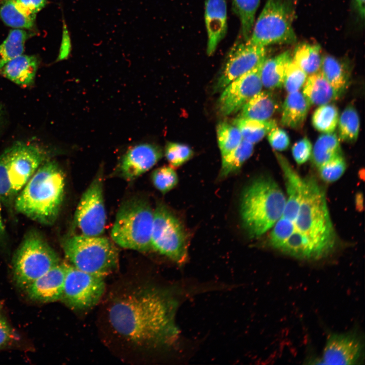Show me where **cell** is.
<instances>
[{
	"mask_svg": "<svg viewBox=\"0 0 365 365\" xmlns=\"http://www.w3.org/2000/svg\"><path fill=\"white\" fill-rule=\"evenodd\" d=\"M174 303L163 292L138 288L118 298L110 307L108 320L126 340L138 346L166 342L176 331Z\"/></svg>",
	"mask_w": 365,
	"mask_h": 365,
	"instance_id": "obj_1",
	"label": "cell"
},
{
	"mask_svg": "<svg viewBox=\"0 0 365 365\" xmlns=\"http://www.w3.org/2000/svg\"><path fill=\"white\" fill-rule=\"evenodd\" d=\"M64 174L58 163L47 160L27 181L15 199V210L44 225L56 220L63 202Z\"/></svg>",
	"mask_w": 365,
	"mask_h": 365,
	"instance_id": "obj_2",
	"label": "cell"
},
{
	"mask_svg": "<svg viewBox=\"0 0 365 365\" xmlns=\"http://www.w3.org/2000/svg\"><path fill=\"white\" fill-rule=\"evenodd\" d=\"M286 197L276 181L267 176L254 179L240 198L243 227L251 238L260 237L273 227L282 216Z\"/></svg>",
	"mask_w": 365,
	"mask_h": 365,
	"instance_id": "obj_3",
	"label": "cell"
},
{
	"mask_svg": "<svg viewBox=\"0 0 365 365\" xmlns=\"http://www.w3.org/2000/svg\"><path fill=\"white\" fill-rule=\"evenodd\" d=\"M294 223L295 229L308 238L318 259L332 251L336 243L335 231L324 191L312 176L303 178L301 203Z\"/></svg>",
	"mask_w": 365,
	"mask_h": 365,
	"instance_id": "obj_4",
	"label": "cell"
},
{
	"mask_svg": "<svg viewBox=\"0 0 365 365\" xmlns=\"http://www.w3.org/2000/svg\"><path fill=\"white\" fill-rule=\"evenodd\" d=\"M47 152L34 144L17 142L0 155V201L13 205L15 198L40 166Z\"/></svg>",
	"mask_w": 365,
	"mask_h": 365,
	"instance_id": "obj_5",
	"label": "cell"
},
{
	"mask_svg": "<svg viewBox=\"0 0 365 365\" xmlns=\"http://www.w3.org/2000/svg\"><path fill=\"white\" fill-rule=\"evenodd\" d=\"M154 211L144 199H131L118 211L111 237L119 246L138 251L152 249Z\"/></svg>",
	"mask_w": 365,
	"mask_h": 365,
	"instance_id": "obj_6",
	"label": "cell"
},
{
	"mask_svg": "<svg viewBox=\"0 0 365 365\" xmlns=\"http://www.w3.org/2000/svg\"><path fill=\"white\" fill-rule=\"evenodd\" d=\"M61 245L71 265L80 270L104 277L117 268L118 249L105 237L72 235L63 239Z\"/></svg>",
	"mask_w": 365,
	"mask_h": 365,
	"instance_id": "obj_7",
	"label": "cell"
},
{
	"mask_svg": "<svg viewBox=\"0 0 365 365\" xmlns=\"http://www.w3.org/2000/svg\"><path fill=\"white\" fill-rule=\"evenodd\" d=\"M59 263L58 254L40 233L30 231L14 255L13 279L18 287L25 289Z\"/></svg>",
	"mask_w": 365,
	"mask_h": 365,
	"instance_id": "obj_8",
	"label": "cell"
},
{
	"mask_svg": "<svg viewBox=\"0 0 365 365\" xmlns=\"http://www.w3.org/2000/svg\"><path fill=\"white\" fill-rule=\"evenodd\" d=\"M295 16V7L290 0H267L248 41L265 47L272 44L295 43L297 41L293 27Z\"/></svg>",
	"mask_w": 365,
	"mask_h": 365,
	"instance_id": "obj_9",
	"label": "cell"
},
{
	"mask_svg": "<svg viewBox=\"0 0 365 365\" xmlns=\"http://www.w3.org/2000/svg\"><path fill=\"white\" fill-rule=\"evenodd\" d=\"M152 249L175 263L182 264L188 258V239L178 218L164 204L154 211Z\"/></svg>",
	"mask_w": 365,
	"mask_h": 365,
	"instance_id": "obj_10",
	"label": "cell"
},
{
	"mask_svg": "<svg viewBox=\"0 0 365 365\" xmlns=\"http://www.w3.org/2000/svg\"><path fill=\"white\" fill-rule=\"evenodd\" d=\"M105 290L104 277L66 264L61 301L76 310L90 308L100 300Z\"/></svg>",
	"mask_w": 365,
	"mask_h": 365,
	"instance_id": "obj_11",
	"label": "cell"
},
{
	"mask_svg": "<svg viewBox=\"0 0 365 365\" xmlns=\"http://www.w3.org/2000/svg\"><path fill=\"white\" fill-rule=\"evenodd\" d=\"M106 220L102 174L100 172L82 194L75 214L74 223L81 235L99 236L104 232Z\"/></svg>",
	"mask_w": 365,
	"mask_h": 365,
	"instance_id": "obj_12",
	"label": "cell"
},
{
	"mask_svg": "<svg viewBox=\"0 0 365 365\" xmlns=\"http://www.w3.org/2000/svg\"><path fill=\"white\" fill-rule=\"evenodd\" d=\"M264 61L232 81L223 90L217 104L219 113L222 116H228L240 110L250 99L262 91L261 73Z\"/></svg>",
	"mask_w": 365,
	"mask_h": 365,
	"instance_id": "obj_13",
	"label": "cell"
},
{
	"mask_svg": "<svg viewBox=\"0 0 365 365\" xmlns=\"http://www.w3.org/2000/svg\"><path fill=\"white\" fill-rule=\"evenodd\" d=\"M266 55V47L252 44L248 40L236 45L227 58L215 90H223L232 81L264 61Z\"/></svg>",
	"mask_w": 365,
	"mask_h": 365,
	"instance_id": "obj_14",
	"label": "cell"
},
{
	"mask_svg": "<svg viewBox=\"0 0 365 365\" xmlns=\"http://www.w3.org/2000/svg\"><path fill=\"white\" fill-rule=\"evenodd\" d=\"M363 346L360 338L352 333L332 334L323 351L322 361L328 364H352L361 356Z\"/></svg>",
	"mask_w": 365,
	"mask_h": 365,
	"instance_id": "obj_15",
	"label": "cell"
},
{
	"mask_svg": "<svg viewBox=\"0 0 365 365\" xmlns=\"http://www.w3.org/2000/svg\"><path fill=\"white\" fill-rule=\"evenodd\" d=\"M162 155L161 149L154 144L143 143L132 146L122 158L120 174L127 180H134L151 169Z\"/></svg>",
	"mask_w": 365,
	"mask_h": 365,
	"instance_id": "obj_16",
	"label": "cell"
},
{
	"mask_svg": "<svg viewBox=\"0 0 365 365\" xmlns=\"http://www.w3.org/2000/svg\"><path fill=\"white\" fill-rule=\"evenodd\" d=\"M66 273V264L59 263L37 278L25 288L32 301L49 303L61 300Z\"/></svg>",
	"mask_w": 365,
	"mask_h": 365,
	"instance_id": "obj_17",
	"label": "cell"
},
{
	"mask_svg": "<svg viewBox=\"0 0 365 365\" xmlns=\"http://www.w3.org/2000/svg\"><path fill=\"white\" fill-rule=\"evenodd\" d=\"M204 19L207 34V54L211 55L226 34V1L206 0L205 4Z\"/></svg>",
	"mask_w": 365,
	"mask_h": 365,
	"instance_id": "obj_18",
	"label": "cell"
},
{
	"mask_svg": "<svg viewBox=\"0 0 365 365\" xmlns=\"http://www.w3.org/2000/svg\"><path fill=\"white\" fill-rule=\"evenodd\" d=\"M275 155L282 172L287 195L282 216L294 222L301 203L303 178L284 156L277 152Z\"/></svg>",
	"mask_w": 365,
	"mask_h": 365,
	"instance_id": "obj_19",
	"label": "cell"
},
{
	"mask_svg": "<svg viewBox=\"0 0 365 365\" xmlns=\"http://www.w3.org/2000/svg\"><path fill=\"white\" fill-rule=\"evenodd\" d=\"M38 64L36 57L22 54L6 63L0 71L4 77L14 83L28 86L34 81Z\"/></svg>",
	"mask_w": 365,
	"mask_h": 365,
	"instance_id": "obj_20",
	"label": "cell"
},
{
	"mask_svg": "<svg viewBox=\"0 0 365 365\" xmlns=\"http://www.w3.org/2000/svg\"><path fill=\"white\" fill-rule=\"evenodd\" d=\"M279 102L270 91H261L250 99L241 108L239 118L267 120L279 108Z\"/></svg>",
	"mask_w": 365,
	"mask_h": 365,
	"instance_id": "obj_21",
	"label": "cell"
},
{
	"mask_svg": "<svg viewBox=\"0 0 365 365\" xmlns=\"http://www.w3.org/2000/svg\"><path fill=\"white\" fill-rule=\"evenodd\" d=\"M310 104L300 91L288 93L282 105L281 123L293 129H299L306 119Z\"/></svg>",
	"mask_w": 365,
	"mask_h": 365,
	"instance_id": "obj_22",
	"label": "cell"
},
{
	"mask_svg": "<svg viewBox=\"0 0 365 365\" xmlns=\"http://www.w3.org/2000/svg\"><path fill=\"white\" fill-rule=\"evenodd\" d=\"M302 88V92L310 105L330 103L340 97L320 70L308 75Z\"/></svg>",
	"mask_w": 365,
	"mask_h": 365,
	"instance_id": "obj_23",
	"label": "cell"
},
{
	"mask_svg": "<svg viewBox=\"0 0 365 365\" xmlns=\"http://www.w3.org/2000/svg\"><path fill=\"white\" fill-rule=\"evenodd\" d=\"M291 59L289 50L273 57H266L261 68L263 86L270 90L281 88L283 86L286 68Z\"/></svg>",
	"mask_w": 365,
	"mask_h": 365,
	"instance_id": "obj_24",
	"label": "cell"
},
{
	"mask_svg": "<svg viewBox=\"0 0 365 365\" xmlns=\"http://www.w3.org/2000/svg\"><path fill=\"white\" fill-rule=\"evenodd\" d=\"M320 71L340 97L349 85V68L340 60L326 55L322 57Z\"/></svg>",
	"mask_w": 365,
	"mask_h": 365,
	"instance_id": "obj_25",
	"label": "cell"
},
{
	"mask_svg": "<svg viewBox=\"0 0 365 365\" xmlns=\"http://www.w3.org/2000/svg\"><path fill=\"white\" fill-rule=\"evenodd\" d=\"M233 124L240 131L243 139L252 144L261 140L274 128L276 122L273 119L259 120L239 118L234 120Z\"/></svg>",
	"mask_w": 365,
	"mask_h": 365,
	"instance_id": "obj_26",
	"label": "cell"
},
{
	"mask_svg": "<svg viewBox=\"0 0 365 365\" xmlns=\"http://www.w3.org/2000/svg\"><path fill=\"white\" fill-rule=\"evenodd\" d=\"M342 154L340 139L333 132L323 133L317 139L311 158L318 168L336 156Z\"/></svg>",
	"mask_w": 365,
	"mask_h": 365,
	"instance_id": "obj_27",
	"label": "cell"
},
{
	"mask_svg": "<svg viewBox=\"0 0 365 365\" xmlns=\"http://www.w3.org/2000/svg\"><path fill=\"white\" fill-rule=\"evenodd\" d=\"M322 57L319 45L302 43L296 47L292 59L310 75L320 70Z\"/></svg>",
	"mask_w": 365,
	"mask_h": 365,
	"instance_id": "obj_28",
	"label": "cell"
},
{
	"mask_svg": "<svg viewBox=\"0 0 365 365\" xmlns=\"http://www.w3.org/2000/svg\"><path fill=\"white\" fill-rule=\"evenodd\" d=\"M36 16L20 9L14 0H0V18L8 26L17 29H31Z\"/></svg>",
	"mask_w": 365,
	"mask_h": 365,
	"instance_id": "obj_29",
	"label": "cell"
},
{
	"mask_svg": "<svg viewBox=\"0 0 365 365\" xmlns=\"http://www.w3.org/2000/svg\"><path fill=\"white\" fill-rule=\"evenodd\" d=\"M253 152V144L242 139L236 148L222 157L220 178H225L239 171L243 164L251 157Z\"/></svg>",
	"mask_w": 365,
	"mask_h": 365,
	"instance_id": "obj_30",
	"label": "cell"
},
{
	"mask_svg": "<svg viewBox=\"0 0 365 365\" xmlns=\"http://www.w3.org/2000/svg\"><path fill=\"white\" fill-rule=\"evenodd\" d=\"M29 34L22 29L10 31L6 39L0 45V68L15 58L23 54Z\"/></svg>",
	"mask_w": 365,
	"mask_h": 365,
	"instance_id": "obj_31",
	"label": "cell"
},
{
	"mask_svg": "<svg viewBox=\"0 0 365 365\" xmlns=\"http://www.w3.org/2000/svg\"><path fill=\"white\" fill-rule=\"evenodd\" d=\"M261 0H232L234 13L239 17L244 41L248 40L254 23Z\"/></svg>",
	"mask_w": 365,
	"mask_h": 365,
	"instance_id": "obj_32",
	"label": "cell"
},
{
	"mask_svg": "<svg viewBox=\"0 0 365 365\" xmlns=\"http://www.w3.org/2000/svg\"><path fill=\"white\" fill-rule=\"evenodd\" d=\"M339 138L343 141L352 143L358 138L360 120L357 112L352 105L346 107L338 121Z\"/></svg>",
	"mask_w": 365,
	"mask_h": 365,
	"instance_id": "obj_33",
	"label": "cell"
},
{
	"mask_svg": "<svg viewBox=\"0 0 365 365\" xmlns=\"http://www.w3.org/2000/svg\"><path fill=\"white\" fill-rule=\"evenodd\" d=\"M339 118L337 107L327 103L319 105L312 117V123L315 129L323 133L334 132Z\"/></svg>",
	"mask_w": 365,
	"mask_h": 365,
	"instance_id": "obj_34",
	"label": "cell"
},
{
	"mask_svg": "<svg viewBox=\"0 0 365 365\" xmlns=\"http://www.w3.org/2000/svg\"><path fill=\"white\" fill-rule=\"evenodd\" d=\"M216 135L222 157L236 148L243 139L239 129L226 122H220L217 125Z\"/></svg>",
	"mask_w": 365,
	"mask_h": 365,
	"instance_id": "obj_35",
	"label": "cell"
},
{
	"mask_svg": "<svg viewBox=\"0 0 365 365\" xmlns=\"http://www.w3.org/2000/svg\"><path fill=\"white\" fill-rule=\"evenodd\" d=\"M151 178L154 187L165 194L176 186L178 177L171 166H162L155 169L152 173Z\"/></svg>",
	"mask_w": 365,
	"mask_h": 365,
	"instance_id": "obj_36",
	"label": "cell"
},
{
	"mask_svg": "<svg viewBox=\"0 0 365 365\" xmlns=\"http://www.w3.org/2000/svg\"><path fill=\"white\" fill-rule=\"evenodd\" d=\"M193 155V150L186 144L169 142L165 147L166 158L173 168L181 166L191 159Z\"/></svg>",
	"mask_w": 365,
	"mask_h": 365,
	"instance_id": "obj_37",
	"label": "cell"
},
{
	"mask_svg": "<svg viewBox=\"0 0 365 365\" xmlns=\"http://www.w3.org/2000/svg\"><path fill=\"white\" fill-rule=\"evenodd\" d=\"M346 168V163L342 154L318 167L321 178L327 182L339 179L344 173Z\"/></svg>",
	"mask_w": 365,
	"mask_h": 365,
	"instance_id": "obj_38",
	"label": "cell"
},
{
	"mask_svg": "<svg viewBox=\"0 0 365 365\" xmlns=\"http://www.w3.org/2000/svg\"><path fill=\"white\" fill-rule=\"evenodd\" d=\"M269 237V244L279 250L295 230L294 222L281 216L273 226Z\"/></svg>",
	"mask_w": 365,
	"mask_h": 365,
	"instance_id": "obj_39",
	"label": "cell"
},
{
	"mask_svg": "<svg viewBox=\"0 0 365 365\" xmlns=\"http://www.w3.org/2000/svg\"><path fill=\"white\" fill-rule=\"evenodd\" d=\"M308 75L291 59L286 69L283 86L288 93L300 91Z\"/></svg>",
	"mask_w": 365,
	"mask_h": 365,
	"instance_id": "obj_40",
	"label": "cell"
},
{
	"mask_svg": "<svg viewBox=\"0 0 365 365\" xmlns=\"http://www.w3.org/2000/svg\"><path fill=\"white\" fill-rule=\"evenodd\" d=\"M312 144L306 137L296 142L292 147L291 152L296 162L301 165L306 163L311 156Z\"/></svg>",
	"mask_w": 365,
	"mask_h": 365,
	"instance_id": "obj_41",
	"label": "cell"
},
{
	"mask_svg": "<svg viewBox=\"0 0 365 365\" xmlns=\"http://www.w3.org/2000/svg\"><path fill=\"white\" fill-rule=\"evenodd\" d=\"M270 145L275 150L282 151L286 150L290 144V139L287 132L283 129L276 127L267 134Z\"/></svg>",
	"mask_w": 365,
	"mask_h": 365,
	"instance_id": "obj_42",
	"label": "cell"
},
{
	"mask_svg": "<svg viewBox=\"0 0 365 365\" xmlns=\"http://www.w3.org/2000/svg\"><path fill=\"white\" fill-rule=\"evenodd\" d=\"M18 7L25 13L36 16V14L43 9L46 0H14Z\"/></svg>",
	"mask_w": 365,
	"mask_h": 365,
	"instance_id": "obj_43",
	"label": "cell"
},
{
	"mask_svg": "<svg viewBox=\"0 0 365 365\" xmlns=\"http://www.w3.org/2000/svg\"><path fill=\"white\" fill-rule=\"evenodd\" d=\"M14 337L12 327L4 317L0 315V348L8 345Z\"/></svg>",
	"mask_w": 365,
	"mask_h": 365,
	"instance_id": "obj_44",
	"label": "cell"
},
{
	"mask_svg": "<svg viewBox=\"0 0 365 365\" xmlns=\"http://www.w3.org/2000/svg\"><path fill=\"white\" fill-rule=\"evenodd\" d=\"M70 51V41L68 32L65 26L63 28L62 42L58 55V60H61L67 58Z\"/></svg>",
	"mask_w": 365,
	"mask_h": 365,
	"instance_id": "obj_45",
	"label": "cell"
},
{
	"mask_svg": "<svg viewBox=\"0 0 365 365\" xmlns=\"http://www.w3.org/2000/svg\"><path fill=\"white\" fill-rule=\"evenodd\" d=\"M5 117L0 112V135L2 134L4 124L5 123ZM5 235V228L3 220L2 214V203L0 201V240L4 237Z\"/></svg>",
	"mask_w": 365,
	"mask_h": 365,
	"instance_id": "obj_46",
	"label": "cell"
},
{
	"mask_svg": "<svg viewBox=\"0 0 365 365\" xmlns=\"http://www.w3.org/2000/svg\"><path fill=\"white\" fill-rule=\"evenodd\" d=\"M354 8L359 17L363 19L365 13V0H353Z\"/></svg>",
	"mask_w": 365,
	"mask_h": 365,
	"instance_id": "obj_47",
	"label": "cell"
}]
</instances>
